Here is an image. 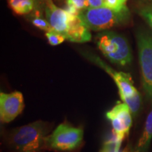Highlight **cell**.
<instances>
[{
    "mask_svg": "<svg viewBox=\"0 0 152 152\" xmlns=\"http://www.w3.org/2000/svg\"><path fill=\"white\" fill-rule=\"evenodd\" d=\"M48 124L37 121L13 130L8 136L10 147L18 152H38L45 147Z\"/></svg>",
    "mask_w": 152,
    "mask_h": 152,
    "instance_id": "cell-1",
    "label": "cell"
},
{
    "mask_svg": "<svg viewBox=\"0 0 152 152\" xmlns=\"http://www.w3.org/2000/svg\"><path fill=\"white\" fill-rule=\"evenodd\" d=\"M79 16L90 30L99 31L126 23L130 18V11L127 7L120 11L102 7L85 9Z\"/></svg>",
    "mask_w": 152,
    "mask_h": 152,
    "instance_id": "cell-2",
    "label": "cell"
},
{
    "mask_svg": "<svg viewBox=\"0 0 152 152\" xmlns=\"http://www.w3.org/2000/svg\"><path fill=\"white\" fill-rule=\"evenodd\" d=\"M96 45L102 54L113 64L125 66L132 62L130 45L124 36L113 32H105L97 36Z\"/></svg>",
    "mask_w": 152,
    "mask_h": 152,
    "instance_id": "cell-3",
    "label": "cell"
},
{
    "mask_svg": "<svg viewBox=\"0 0 152 152\" xmlns=\"http://www.w3.org/2000/svg\"><path fill=\"white\" fill-rule=\"evenodd\" d=\"M83 137L84 131L80 127H74L64 123L46 137L45 147L55 151H73L82 144Z\"/></svg>",
    "mask_w": 152,
    "mask_h": 152,
    "instance_id": "cell-4",
    "label": "cell"
},
{
    "mask_svg": "<svg viewBox=\"0 0 152 152\" xmlns=\"http://www.w3.org/2000/svg\"><path fill=\"white\" fill-rule=\"evenodd\" d=\"M96 62L104 68V69L111 76L118 89L120 97L123 103L126 104L130 108L133 115H137L141 108V95L134 86L132 77L129 73L115 71L109 67L99 59Z\"/></svg>",
    "mask_w": 152,
    "mask_h": 152,
    "instance_id": "cell-5",
    "label": "cell"
},
{
    "mask_svg": "<svg viewBox=\"0 0 152 152\" xmlns=\"http://www.w3.org/2000/svg\"><path fill=\"white\" fill-rule=\"evenodd\" d=\"M137 46L142 85L152 99V34L139 33Z\"/></svg>",
    "mask_w": 152,
    "mask_h": 152,
    "instance_id": "cell-6",
    "label": "cell"
},
{
    "mask_svg": "<svg viewBox=\"0 0 152 152\" xmlns=\"http://www.w3.org/2000/svg\"><path fill=\"white\" fill-rule=\"evenodd\" d=\"M132 115L130 108L123 102H118L106 112V117L111 123L113 134L120 141L123 142L128 135L132 124Z\"/></svg>",
    "mask_w": 152,
    "mask_h": 152,
    "instance_id": "cell-7",
    "label": "cell"
},
{
    "mask_svg": "<svg viewBox=\"0 0 152 152\" xmlns=\"http://www.w3.org/2000/svg\"><path fill=\"white\" fill-rule=\"evenodd\" d=\"M25 107L23 94L18 91L11 93H0V120L9 123L23 111Z\"/></svg>",
    "mask_w": 152,
    "mask_h": 152,
    "instance_id": "cell-8",
    "label": "cell"
},
{
    "mask_svg": "<svg viewBox=\"0 0 152 152\" xmlns=\"http://www.w3.org/2000/svg\"><path fill=\"white\" fill-rule=\"evenodd\" d=\"M45 16L53 30L66 35L69 24V14L65 9L58 8L52 0H47Z\"/></svg>",
    "mask_w": 152,
    "mask_h": 152,
    "instance_id": "cell-9",
    "label": "cell"
},
{
    "mask_svg": "<svg viewBox=\"0 0 152 152\" xmlns=\"http://www.w3.org/2000/svg\"><path fill=\"white\" fill-rule=\"evenodd\" d=\"M66 39L72 42H87L91 40L90 28L85 25L80 17L69 14V24L66 33Z\"/></svg>",
    "mask_w": 152,
    "mask_h": 152,
    "instance_id": "cell-10",
    "label": "cell"
},
{
    "mask_svg": "<svg viewBox=\"0 0 152 152\" xmlns=\"http://www.w3.org/2000/svg\"><path fill=\"white\" fill-rule=\"evenodd\" d=\"M152 139V111L148 115L145 125L138 143L135 148V152H147Z\"/></svg>",
    "mask_w": 152,
    "mask_h": 152,
    "instance_id": "cell-11",
    "label": "cell"
},
{
    "mask_svg": "<svg viewBox=\"0 0 152 152\" xmlns=\"http://www.w3.org/2000/svg\"><path fill=\"white\" fill-rule=\"evenodd\" d=\"M9 5L17 15H26L34 9V0H8Z\"/></svg>",
    "mask_w": 152,
    "mask_h": 152,
    "instance_id": "cell-12",
    "label": "cell"
},
{
    "mask_svg": "<svg viewBox=\"0 0 152 152\" xmlns=\"http://www.w3.org/2000/svg\"><path fill=\"white\" fill-rule=\"evenodd\" d=\"M122 142L120 141L115 136L104 142L99 152H120Z\"/></svg>",
    "mask_w": 152,
    "mask_h": 152,
    "instance_id": "cell-13",
    "label": "cell"
},
{
    "mask_svg": "<svg viewBox=\"0 0 152 152\" xmlns=\"http://www.w3.org/2000/svg\"><path fill=\"white\" fill-rule=\"evenodd\" d=\"M45 35L48 39L49 43L52 46H56V45H60L62 42H64V40H66V37L62 34H61L58 32L54 31V30H51V31L47 32L45 33Z\"/></svg>",
    "mask_w": 152,
    "mask_h": 152,
    "instance_id": "cell-14",
    "label": "cell"
},
{
    "mask_svg": "<svg viewBox=\"0 0 152 152\" xmlns=\"http://www.w3.org/2000/svg\"><path fill=\"white\" fill-rule=\"evenodd\" d=\"M126 0H104V7L115 11L122 10L126 7Z\"/></svg>",
    "mask_w": 152,
    "mask_h": 152,
    "instance_id": "cell-15",
    "label": "cell"
},
{
    "mask_svg": "<svg viewBox=\"0 0 152 152\" xmlns=\"http://www.w3.org/2000/svg\"><path fill=\"white\" fill-rule=\"evenodd\" d=\"M32 23H33V24L36 28H39V29L42 30H44L46 33L52 30V27L49 25V22L44 18H41L39 17H36V18L33 19Z\"/></svg>",
    "mask_w": 152,
    "mask_h": 152,
    "instance_id": "cell-16",
    "label": "cell"
},
{
    "mask_svg": "<svg viewBox=\"0 0 152 152\" xmlns=\"http://www.w3.org/2000/svg\"><path fill=\"white\" fill-rule=\"evenodd\" d=\"M139 14L147 22L152 29V6L143 7L139 11Z\"/></svg>",
    "mask_w": 152,
    "mask_h": 152,
    "instance_id": "cell-17",
    "label": "cell"
},
{
    "mask_svg": "<svg viewBox=\"0 0 152 152\" xmlns=\"http://www.w3.org/2000/svg\"><path fill=\"white\" fill-rule=\"evenodd\" d=\"M66 2L67 4L73 5L80 12L89 8L87 0H66Z\"/></svg>",
    "mask_w": 152,
    "mask_h": 152,
    "instance_id": "cell-18",
    "label": "cell"
},
{
    "mask_svg": "<svg viewBox=\"0 0 152 152\" xmlns=\"http://www.w3.org/2000/svg\"><path fill=\"white\" fill-rule=\"evenodd\" d=\"M65 10L67 11L68 14L71 15V16H78L80 14V11L76 8L75 7H74L73 5H71V4H66Z\"/></svg>",
    "mask_w": 152,
    "mask_h": 152,
    "instance_id": "cell-19",
    "label": "cell"
},
{
    "mask_svg": "<svg viewBox=\"0 0 152 152\" xmlns=\"http://www.w3.org/2000/svg\"><path fill=\"white\" fill-rule=\"evenodd\" d=\"M89 8L95 9L104 7V0H87Z\"/></svg>",
    "mask_w": 152,
    "mask_h": 152,
    "instance_id": "cell-20",
    "label": "cell"
},
{
    "mask_svg": "<svg viewBox=\"0 0 152 152\" xmlns=\"http://www.w3.org/2000/svg\"><path fill=\"white\" fill-rule=\"evenodd\" d=\"M147 1H150V2H152V0H147Z\"/></svg>",
    "mask_w": 152,
    "mask_h": 152,
    "instance_id": "cell-21",
    "label": "cell"
},
{
    "mask_svg": "<svg viewBox=\"0 0 152 152\" xmlns=\"http://www.w3.org/2000/svg\"><path fill=\"white\" fill-rule=\"evenodd\" d=\"M126 1H127V0H126Z\"/></svg>",
    "mask_w": 152,
    "mask_h": 152,
    "instance_id": "cell-22",
    "label": "cell"
}]
</instances>
